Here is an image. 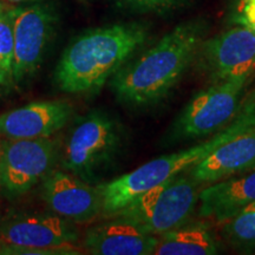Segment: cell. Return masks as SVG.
Here are the masks:
<instances>
[{"instance_id":"obj_1","label":"cell","mask_w":255,"mask_h":255,"mask_svg":"<svg viewBox=\"0 0 255 255\" xmlns=\"http://www.w3.org/2000/svg\"><path fill=\"white\" fill-rule=\"evenodd\" d=\"M199 21L178 25L133 62L113 76L111 89L124 104L144 107L167 97L182 78L202 45Z\"/></svg>"},{"instance_id":"obj_2","label":"cell","mask_w":255,"mask_h":255,"mask_svg":"<svg viewBox=\"0 0 255 255\" xmlns=\"http://www.w3.org/2000/svg\"><path fill=\"white\" fill-rule=\"evenodd\" d=\"M145 39L146 30L139 24H114L84 32L63 51L53 81L65 94L97 92Z\"/></svg>"},{"instance_id":"obj_3","label":"cell","mask_w":255,"mask_h":255,"mask_svg":"<svg viewBox=\"0 0 255 255\" xmlns=\"http://www.w3.org/2000/svg\"><path fill=\"white\" fill-rule=\"evenodd\" d=\"M255 126V97L242 103L237 116L213 138L199 144L162 156L142 164L135 170L115 180L100 184L102 196V216L109 219L119 210L131 203L148 190L165 182L169 178L189 170L213 154L219 146Z\"/></svg>"},{"instance_id":"obj_4","label":"cell","mask_w":255,"mask_h":255,"mask_svg":"<svg viewBox=\"0 0 255 255\" xmlns=\"http://www.w3.org/2000/svg\"><path fill=\"white\" fill-rule=\"evenodd\" d=\"M180 175L148 190L111 218L127 220L155 237L182 226L196 208L200 184L189 175Z\"/></svg>"},{"instance_id":"obj_5","label":"cell","mask_w":255,"mask_h":255,"mask_svg":"<svg viewBox=\"0 0 255 255\" xmlns=\"http://www.w3.org/2000/svg\"><path fill=\"white\" fill-rule=\"evenodd\" d=\"M120 148V132L108 115L95 111L72 128L64 146L62 168L87 182L113 161Z\"/></svg>"},{"instance_id":"obj_6","label":"cell","mask_w":255,"mask_h":255,"mask_svg":"<svg viewBox=\"0 0 255 255\" xmlns=\"http://www.w3.org/2000/svg\"><path fill=\"white\" fill-rule=\"evenodd\" d=\"M248 79L216 82L197 94L175 121L173 136L177 139L199 138L231 123L242 105L241 97Z\"/></svg>"},{"instance_id":"obj_7","label":"cell","mask_w":255,"mask_h":255,"mask_svg":"<svg viewBox=\"0 0 255 255\" xmlns=\"http://www.w3.org/2000/svg\"><path fill=\"white\" fill-rule=\"evenodd\" d=\"M58 146L51 137L8 139L0 146V184L11 197L26 194L53 170Z\"/></svg>"},{"instance_id":"obj_8","label":"cell","mask_w":255,"mask_h":255,"mask_svg":"<svg viewBox=\"0 0 255 255\" xmlns=\"http://www.w3.org/2000/svg\"><path fill=\"white\" fill-rule=\"evenodd\" d=\"M14 60L12 83L20 84L39 70L55 33L57 15L51 6L34 2L12 7Z\"/></svg>"},{"instance_id":"obj_9","label":"cell","mask_w":255,"mask_h":255,"mask_svg":"<svg viewBox=\"0 0 255 255\" xmlns=\"http://www.w3.org/2000/svg\"><path fill=\"white\" fill-rule=\"evenodd\" d=\"M75 223L55 213L17 212L0 221V240L30 248L75 246L79 240Z\"/></svg>"},{"instance_id":"obj_10","label":"cell","mask_w":255,"mask_h":255,"mask_svg":"<svg viewBox=\"0 0 255 255\" xmlns=\"http://www.w3.org/2000/svg\"><path fill=\"white\" fill-rule=\"evenodd\" d=\"M203 65L214 83L251 78L255 72V33L250 27L238 26L202 43Z\"/></svg>"},{"instance_id":"obj_11","label":"cell","mask_w":255,"mask_h":255,"mask_svg":"<svg viewBox=\"0 0 255 255\" xmlns=\"http://www.w3.org/2000/svg\"><path fill=\"white\" fill-rule=\"evenodd\" d=\"M40 196L51 212L75 225L91 222L102 214L98 186L65 170H52L41 181Z\"/></svg>"},{"instance_id":"obj_12","label":"cell","mask_w":255,"mask_h":255,"mask_svg":"<svg viewBox=\"0 0 255 255\" xmlns=\"http://www.w3.org/2000/svg\"><path fill=\"white\" fill-rule=\"evenodd\" d=\"M71 116L68 102H33L0 115V135L8 139L47 138L62 130Z\"/></svg>"},{"instance_id":"obj_13","label":"cell","mask_w":255,"mask_h":255,"mask_svg":"<svg viewBox=\"0 0 255 255\" xmlns=\"http://www.w3.org/2000/svg\"><path fill=\"white\" fill-rule=\"evenodd\" d=\"M157 241L158 237L143 232L127 220L110 218L87 229L83 248L94 255H150Z\"/></svg>"},{"instance_id":"obj_14","label":"cell","mask_w":255,"mask_h":255,"mask_svg":"<svg viewBox=\"0 0 255 255\" xmlns=\"http://www.w3.org/2000/svg\"><path fill=\"white\" fill-rule=\"evenodd\" d=\"M255 169V126L219 146L188 175L199 184H210Z\"/></svg>"},{"instance_id":"obj_15","label":"cell","mask_w":255,"mask_h":255,"mask_svg":"<svg viewBox=\"0 0 255 255\" xmlns=\"http://www.w3.org/2000/svg\"><path fill=\"white\" fill-rule=\"evenodd\" d=\"M202 218L221 223L255 202V169L210 183L199 195Z\"/></svg>"},{"instance_id":"obj_16","label":"cell","mask_w":255,"mask_h":255,"mask_svg":"<svg viewBox=\"0 0 255 255\" xmlns=\"http://www.w3.org/2000/svg\"><path fill=\"white\" fill-rule=\"evenodd\" d=\"M220 246L208 226L183 223L173 231L159 235L156 255H215Z\"/></svg>"},{"instance_id":"obj_17","label":"cell","mask_w":255,"mask_h":255,"mask_svg":"<svg viewBox=\"0 0 255 255\" xmlns=\"http://www.w3.org/2000/svg\"><path fill=\"white\" fill-rule=\"evenodd\" d=\"M221 237L239 252H255V202L221 222Z\"/></svg>"},{"instance_id":"obj_18","label":"cell","mask_w":255,"mask_h":255,"mask_svg":"<svg viewBox=\"0 0 255 255\" xmlns=\"http://www.w3.org/2000/svg\"><path fill=\"white\" fill-rule=\"evenodd\" d=\"M14 60L13 11L2 7L0 9V87L12 83Z\"/></svg>"},{"instance_id":"obj_19","label":"cell","mask_w":255,"mask_h":255,"mask_svg":"<svg viewBox=\"0 0 255 255\" xmlns=\"http://www.w3.org/2000/svg\"><path fill=\"white\" fill-rule=\"evenodd\" d=\"M0 254L5 255H77L81 254L75 246L57 248H30L17 245L6 244L0 240Z\"/></svg>"},{"instance_id":"obj_20","label":"cell","mask_w":255,"mask_h":255,"mask_svg":"<svg viewBox=\"0 0 255 255\" xmlns=\"http://www.w3.org/2000/svg\"><path fill=\"white\" fill-rule=\"evenodd\" d=\"M124 4L138 11H163L180 4L182 0H122Z\"/></svg>"},{"instance_id":"obj_21","label":"cell","mask_w":255,"mask_h":255,"mask_svg":"<svg viewBox=\"0 0 255 255\" xmlns=\"http://www.w3.org/2000/svg\"><path fill=\"white\" fill-rule=\"evenodd\" d=\"M0 1L12 5H27L34 4V2H43L45 1V0H0Z\"/></svg>"},{"instance_id":"obj_22","label":"cell","mask_w":255,"mask_h":255,"mask_svg":"<svg viewBox=\"0 0 255 255\" xmlns=\"http://www.w3.org/2000/svg\"><path fill=\"white\" fill-rule=\"evenodd\" d=\"M245 26L250 27V28H251V30H252V31H253V32H254V33H255V21H254V23H251V24H247V25H245Z\"/></svg>"},{"instance_id":"obj_23","label":"cell","mask_w":255,"mask_h":255,"mask_svg":"<svg viewBox=\"0 0 255 255\" xmlns=\"http://www.w3.org/2000/svg\"><path fill=\"white\" fill-rule=\"evenodd\" d=\"M2 7H4V5H2V2H1V1H0V9H1Z\"/></svg>"},{"instance_id":"obj_24","label":"cell","mask_w":255,"mask_h":255,"mask_svg":"<svg viewBox=\"0 0 255 255\" xmlns=\"http://www.w3.org/2000/svg\"><path fill=\"white\" fill-rule=\"evenodd\" d=\"M0 188H1V184H0Z\"/></svg>"}]
</instances>
